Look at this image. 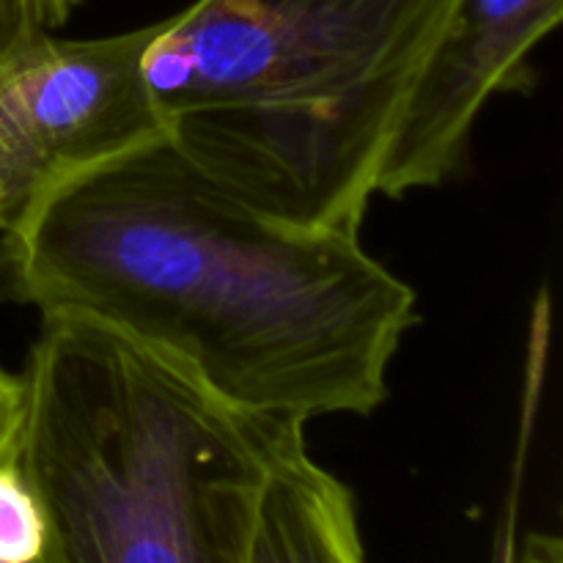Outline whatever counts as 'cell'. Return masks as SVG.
I'll use <instances>...</instances> for the list:
<instances>
[{"label": "cell", "mask_w": 563, "mask_h": 563, "mask_svg": "<svg viewBox=\"0 0 563 563\" xmlns=\"http://www.w3.org/2000/svg\"><path fill=\"white\" fill-rule=\"evenodd\" d=\"M511 563H561V542L544 533H531L511 555Z\"/></svg>", "instance_id": "cell-10"}, {"label": "cell", "mask_w": 563, "mask_h": 563, "mask_svg": "<svg viewBox=\"0 0 563 563\" xmlns=\"http://www.w3.org/2000/svg\"><path fill=\"white\" fill-rule=\"evenodd\" d=\"M44 550V515L20 465L0 467V563H36Z\"/></svg>", "instance_id": "cell-7"}, {"label": "cell", "mask_w": 563, "mask_h": 563, "mask_svg": "<svg viewBox=\"0 0 563 563\" xmlns=\"http://www.w3.org/2000/svg\"><path fill=\"white\" fill-rule=\"evenodd\" d=\"M561 16L563 0H454L390 132L374 192L401 198L449 181L489 99L531 86L528 58Z\"/></svg>", "instance_id": "cell-5"}, {"label": "cell", "mask_w": 563, "mask_h": 563, "mask_svg": "<svg viewBox=\"0 0 563 563\" xmlns=\"http://www.w3.org/2000/svg\"><path fill=\"white\" fill-rule=\"evenodd\" d=\"M25 427V383L0 368V467L16 462Z\"/></svg>", "instance_id": "cell-9"}, {"label": "cell", "mask_w": 563, "mask_h": 563, "mask_svg": "<svg viewBox=\"0 0 563 563\" xmlns=\"http://www.w3.org/2000/svg\"><path fill=\"white\" fill-rule=\"evenodd\" d=\"M152 25L44 36L0 69V236L49 192L165 135L143 55Z\"/></svg>", "instance_id": "cell-4"}, {"label": "cell", "mask_w": 563, "mask_h": 563, "mask_svg": "<svg viewBox=\"0 0 563 563\" xmlns=\"http://www.w3.org/2000/svg\"><path fill=\"white\" fill-rule=\"evenodd\" d=\"M0 286L295 423L372 416L418 311L361 234L262 212L168 135L60 185L0 236Z\"/></svg>", "instance_id": "cell-1"}, {"label": "cell", "mask_w": 563, "mask_h": 563, "mask_svg": "<svg viewBox=\"0 0 563 563\" xmlns=\"http://www.w3.org/2000/svg\"><path fill=\"white\" fill-rule=\"evenodd\" d=\"M247 563H368L355 495L313 462L306 432L269 467Z\"/></svg>", "instance_id": "cell-6"}, {"label": "cell", "mask_w": 563, "mask_h": 563, "mask_svg": "<svg viewBox=\"0 0 563 563\" xmlns=\"http://www.w3.org/2000/svg\"><path fill=\"white\" fill-rule=\"evenodd\" d=\"M20 377L36 563H247L269 467L306 423L236 410L168 357L66 313L42 317Z\"/></svg>", "instance_id": "cell-3"}, {"label": "cell", "mask_w": 563, "mask_h": 563, "mask_svg": "<svg viewBox=\"0 0 563 563\" xmlns=\"http://www.w3.org/2000/svg\"><path fill=\"white\" fill-rule=\"evenodd\" d=\"M454 0H190L143 71L165 135L262 212L361 234Z\"/></svg>", "instance_id": "cell-2"}, {"label": "cell", "mask_w": 563, "mask_h": 563, "mask_svg": "<svg viewBox=\"0 0 563 563\" xmlns=\"http://www.w3.org/2000/svg\"><path fill=\"white\" fill-rule=\"evenodd\" d=\"M80 0H0V69L69 22Z\"/></svg>", "instance_id": "cell-8"}]
</instances>
